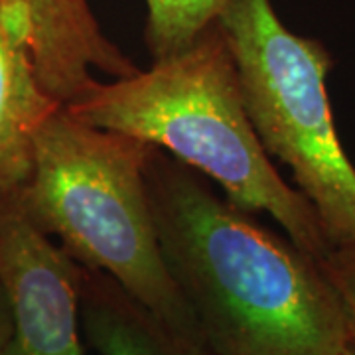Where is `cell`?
<instances>
[{"label":"cell","instance_id":"obj_3","mask_svg":"<svg viewBox=\"0 0 355 355\" xmlns=\"http://www.w3.org/2000/svg\"><path fill=\"white\" fill-rule=\"evenodd\" d=\"M150 144L91 127L62 105L46 119L16 202L77 265L116 280L168 326L203 342L168 272L144 182Z\"/></svg>","mask_w":355,"mask_h":355},{"label":"cell","instance_id":"obj_12","mask_svg":"<svg viewBox=\"0 0 355 355\" xmlns=\"http://www.w3.org/2000/svg\"><path fill=\"white\" fill-rule=\"evenodd\" d=\"M342 355H355V343L352 342L345 349H343V354Z\"/></svg>","mask_w":355,"mask_h":355},{"label":"cell","instance_id":"obj_11","mask_svg":"<svg viewBox=\"0 0 355 355\" xmlns=\"http://www.w3.org/2000/svg\"><path fill=\"white\" fill-rule=\"evenodd\" d=\"M10 334H12V314H10L8 296L0 284V355H2V349L8 342Z\"/></svg>","mask_w":355,"mask_h":355},{"label":"cell","instance_id":"obj_2","mask_svg":"<svg viewBox=\"0 0 355 355\" xmlns=\"http://www.w3.org/2000/svg\"><path fill=\"white\" fill-rule=\"evenodd\" d=\"M65 109L85 125L174 156L216 182L239 209L268 214L308 254L322 259L331 249L316 209L282 180L257 137L217 24L186 50L154 60L146 71L99 81Z\"/></svg>","mask_w":355,"mask_h":355},{"label":"cell","instance_id":"obj_4","mask_svg":"<svg viewBox=\"0 0 355 355\" xmlns=\"http://www.w3.org/2000/svg\"><path fill=\"white\" fill-rule=\"evenodd\" d=\"M217 26L265 153L291 168L331 249L355 245V166L331 116L330 51L291 32L270 0H227Z\"/></svg>","mask_w":355,"mask_h":355},{"label":"cell","instance_id":"obj_10","mask_svg":"<svg viewBox=\"0 0 355 355\" xmlns=\"http://www.w3.org/2000/svg\"><path fill=\"white\" fill-rule=\"evenodd\" d=\"M320 263L342 298L349 322L352 342L355 343V245L334 247L326 257L320 259Z\"/></svg>","mask_w":355,"mask_h":355},{"label":"cell","instance_id":"obj_1","mask_svg":"<svg viewBox=\"0 0 355 355\" xmlns=\"http://www.w3.org/2000/svg\"><path fill=\"white\" fill-rule=\"evenodd\" d=\"M144 182L160 253L214 355H342V298L320 259L150 148Z\"/></svg>","mask_w":355,"mask_h":355},{"label":"cell","instance_id":"obj_5","mask_svg":"<svg viewBox=\"0 0 355 355\" xmlns=\"http://www.w3.org/2000/svg\"><path fill=\"white\" fill-rule=\"evenodd\" d=\"M83 266L44 235L16 200L0 205V284L12 334L2 355H83Z\"/></svg>","mask_w":355,"mask_h":355},{"label":"cell","instance_id":"obj_6","mask_svg":"<svg viewBox=\"0 0 355 355\" xmlns=\"http://www.w3.org/2000/svg\"><path fill=\"white\" fill-rule=\"evenodd\" d=\"M0 16L30 53L42 85L69 105L99 81L95 71L128 77L139 65L105 36L89 0H0Z\"/></svg>","mask_w":355,"mask_h":355},{"label":"cell","instance_id":"obj_7","mask_svg":"<svg viewBox=\"0 0 355 355\" xmlns=\"http://www.w3.org/2000/svg\"><path fill=\"white\" fill-rule=\"evenodd\" d=\"M62 103L42 85L26 46L0 16V205L12 202L34 164V144Z\"/></svg>","mask_w":355,"mask_h":355},{"label":"cell","instance_id":"obj_8","mask_svg":"<svg viewBox=\"0 0 355 355\" xmlns=\"http://www.w3.org/2000/svg\"><path fill=\"white\" fill-rule=\"evenodd\" d=\"M79 318L81 334L99 355H214L97 270L83 268Z\"/></svg>","mask_w":355,"mask_h":355},{"label":"cell","instance_id":"obj_9","mask_svg":"<svg viewBox=\"0 0 355 355\" xmlns=\"http://www.w3.org/2000/svg\"><path fill=\"white\" fill-rule=\"evenodd\" d=\"M144 40L154 60L186 50L217 24L227 0H144Z\"/></svg>","mask_w":355,"mask_h":355}]
</instances>
